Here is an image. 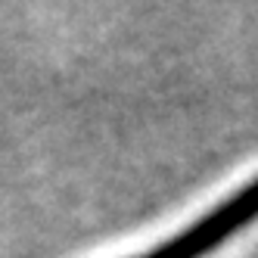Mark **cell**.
I'll return each instance as SVG.
<instances>
[{"label":"cell","mask_w":258,"mask_h":258,"mask_svg":"<svg viewBox=\"0 0 258 258\" xmlns=\"http://www.w3.org/2000/svg\"><path fill=\"white\" fill-rule=\"evenodd\" d=\"M255 218H258V180L246 183L239 193L215 206L206 218L193 221L187 230L168 236L165 243L146 249L134 258H202L212 249H218L224 239H230L233 233H239L246 224H252Z\"/></svg>","instance_id":"6da1fadb"}]
</instances>
